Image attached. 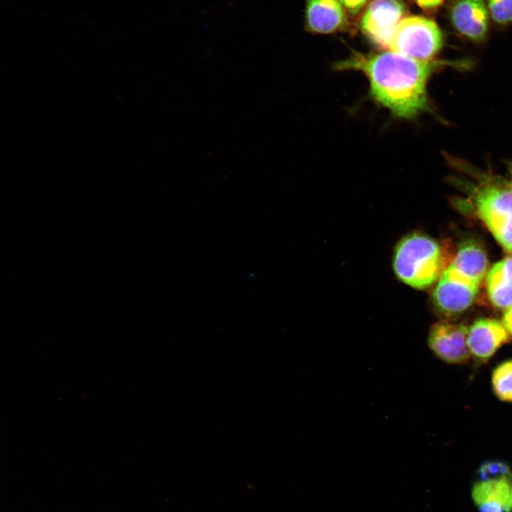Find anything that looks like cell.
I'll return each mask as SVG.
<instances>
[{"label": "cell", "mask_w": 512, "mask_h": 512, "mask_svg": "<svg viewBox=\"0 0 512 512\" xmlns=\"http://www.w3.org/2000/svg\"><path fill=\"white\" fill-rule=\"evenodd\" d=\"M471 497L477 506L494 502L501 505L506 512H511L512 471L501 476L478 480L472 487Z\"/></svg>", "instance_id": "obj_13"}, {"label": "cell", "mask_w": 512, "mask_h": 512, "mask_svg": "<svg viewBox=\"0 0 512 512\" xmlns=\"http://www.w3.org/2000/svg\"><path fill=\"white\" fill-rule=\"evenodd\" d=\"M449 163L474 178L467 186L468 203L498 242L512 254V183L462 160Z\"/></svg>", "instance_id": "obj_2"}, {"label": "cell", "mask_w": 512, "mask_h": 512, "mask_svg": "<svg viewBox=\"0 0 512 512\" xmlns=\"http://www.w3.org/2000/svg\"><path fill=\"white\" fill-rule=\"evenodd\" d=\"M501 322L510 338H512V306L506 309Z\"/></svg>", "instance_id": "obj_18"}, {"label": "cell", "mask_w": 512, "mask_h": 512, "mask_svg": "<svg viewBox=\"0 0 512 512\" xmlns=\"http://www.w3.org/2000/svg\"><path fill=\"white\" fill-rule=\"evenodd\" d=\"M489 9L496 23L506 24L512 21V0H489Z\"/></svg>", "instance_id": "obj_15"}, {"label": "cell", "mask_w": 512, "mask_h": 512, "mask_svg": "<svg viewBox=\"0 0 512 512\" xmlns=\"http://www.w3.org/2000/svg\"><path fill=\"white\" fill-rule=\"evenodd\" d=\"M486 289L494 306L507 309L512 306V256L494 264L486 275Z\"/></svg>", "instance_id": "obj_12"}, {"label": "cell", "mask_w": 512, "mask_h": 512, "mask_svg": "<svg viewBox=\"0 0 512 512\" xmlns=\"http://www.w3.org/2000/svg\"><path fill=\"white\" fill-rule=\"evenodd\" d=\"M406 14L402 0H372L361 17L360 29L376 46L388 49L395 28Z\"/></svg>", "instance_id": "obj_5"}, {"label": "cell", "mask_w": 512, "mask_h": 512, "mask_svg": "<svg viewBox=\"0 0 512 512\" xmlns=\"http://www.w3.org/2000/svg\"><path fill=\"white\" fill-rule=\"evenodd\" d=\"M468 329L462 324L437 322L429 332L428 346L439 358L447 363H465L470 358L466 343Z\"/></svg>", "instance_id": "obj_6"}, {"label": "cell", "mask_w": 512, "mask_h": 512, "mask_svg": "<svg viewBox=\"0 0 512 512\" xmlns=\"http://www.w3.org/2000/svg\"><path fill=\"white\" fill-rule=\"evenodd\" d=\"M511 472L509 466L504 462L490 460L483 462L478 469V480H486L501 476Z\"/></svg>", "instance_id": "obj_16"}, {"label": "cell", "mask_w": 512, "mask_h": 512, "mask_svg": "<svg viewBox=\"0 0 512 512\" xmlns=\"http://www.w3.org/2000/svg\"><path fill=\"white\" fill-rule=\"evenodd\" d=\"M509 339L502 322L495 319L481 318L468 329L466 343L470 354L478 361L485 362Z\"/></svg>", "instance_id": "obj_8"}, {"label": "cell", "mask_w": 512, "mask_h": 512, "mask_svg": "<svg viewBox=\"0 0 512 512\" xmlns=\"http://www.w3.org/2000/svg\"><path fill=\"white\" fill-rule=\"evenodd\" d=\"M479 287L444 270L434 289L433 303L444 315L460 314L471 305Z\"/></svg>", "instance_id": "obj_7"}, {"label": "cell", "mask_w": 512, "mask_h": 512, "mask_svg": "<svg viewBox=\"0 0 512 512\" xmlns=\"http://www.w3.org/2000/svg\"><path fill=\"white\" fill-rule=\"evenodd\" d=\"M346 11L351 15L358 14L372 0H338Z\"/></svg>", "instance_id": "obj_17"}, {"label": "cell", "mask_w": 512, "mask_h": 512, "mask_svg": "<svg viewBox=\"0 0 512 512\" xmlns=\"http://www.w3.org/2000/svg\"><path fill=\"white\" fill-rule=\"evenodd\" d=\"M347 23L346 9L338 0H306L308 31L321 34L341 31Z\"/></svg>", "instance_id": "obj_10"}, {"label": "cell", "mask_w": 512, "mask_h": 512, "mask_svg": "<svg viewBox=\"0 0 512 512\" xmlns=\"http://www.w3.org/2000/svg\"><path fill=\"white\" fill-rule=\"evenodd\" d=\"M447 270L462 279L480 286L489 272V260L484 249L477 243L466 241L458 248Z\"/></svg>", "instance_id": "obj_11"}, {"label": "cell", "mask_w": 512, "mask_h": 512, "mask_svg": "<svg viewBox=\"0 0 512 512\" xmlns=\"http://www.w3.org/2000/svg\"><path fill=\"white\" fill-rule=\"evenodd\" d=\"M442 63L420 60L395 51L354 52L336 64V69L363 72L375 100L394 115L410 119L428 108L427 82Z\"/></svg>", "instance_id": "obj_1"}, {"label": "cell", "mask_w": 512, "mask_h": 512, "mask_svg": "<svg viewBox=\"0 0 512 512\" xmlns=\"http://www.w3.org/2000/svg\"><path fill=\"white\" fill-rule=\"evenodd\" d=\"M450 18L456 30L469 39L480 41L486 37L489 14L484 0H457Z\"/></svg>", "instance_id": "obj_9"}, {"label": "cell", "mask_w": 512, "mask_h": 512, "mask_svg": "<svg viewBox=\"0 0 512 512\" xmlns=\"http://www.w3.org/2000/svg\"><path fill=\"white\" fill-rule=\"evenodd\" d=\"M477 507L479 512H506L501 505L494 502L485 503Z\"/></svg>", "instance_id": "obj_19"}, {"label": "cell", "mask_w": 512, "mask_h": 512, "mask_svg": "<svg viewBox=\"0 0 512 512\" xmlns=\"http://www.w3.org/2000/svg\"><path fill=\"white\" fill-rule=\"evenodd\" d=\"M424 9H432L439 6L444 0H415Z\"/></svg>", "instance_id": "obj_20"}, {"label": "cell", "mask_w": 512, "mask_h": 512, "mask_svg": "<svg viewBox=\"0 0 512 512\" xmlns=\"http://www.w3.org/2000/svg\"><path fill=\"white\" fill-rule=\"evenodd\" d=\"M491 383L498 398L512 402V360L501 363L494 370Z\"/></svg>", "instance_id": "obj_14"}, {"label": "cell", "mask_w": 512, "mask_h": 512, "mask_svg": "<svg viewBox=\"0 0 512 512\" xmlns=\"http://www.w3.org/2000/svg\"><path fill=\"white\" fill-rule=\"evenodd\" d=\"M442 45V33L434 21L421 16H409L399 22L388 50L427 61L432 60Z\"/></svg>", "instance_id": "obj_4"}, {"label": "cell", "mask_w": 512, "mask_h": 512, "mask_svg": "<svg viewBox=\"0 0 512 512\" xmlns=\"http://www.w3.org/2000/svg\"><path fill=\"white\" fill-rule=\"evenodd\" d=\"M508 169H509V172L512 176V161L509 164Z\"/></svg>", "instance_id": "obj_21"}, {"label": "cell", "mask_w": 512, "mask_h": 512, "mask_svg": "<svg viewBox=\"0 0 512 512\" xmlns=\"http://www.w3.org/2000/svg\"><path fill=\"white\" fill-rule=\"evenodd\" d=\"M447 265L442 246L422 234L405 236L395 248L393 268L396 275L402 282L416 289L431 286Z\"/></svg>", "instance_id": "obj_3"}]
</instances>
